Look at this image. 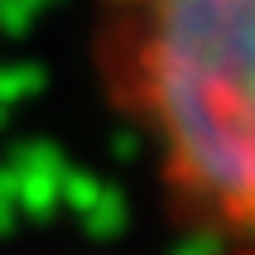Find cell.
I'll use <instances>...</instances> for the list:
<instances>
[{"label":"cell","instance_id":"cell-1","mask_svg":"<svg viewBox=\"0 0 255 255\" xmlns=\"http://www.w3.org/2000/svg\"><path fill=\"white\" fill-rule=\"evenodd\" d=\"M255 0H97L101 97L154 159L169 212L222 251L255 212Z\"/></svg>","mask_w":255,"mask_h":255},{"label":"cell","instance_id":"cell-2","mask_svg":"<svg viewBox=\"0 0 255 255\" xmlns=\"http://www.w3.org/2000/svg\"><path fill=\"white\" fill-rule=\"evenodd\" d=\"M222 255H251V246H231V251H222Z\"/></svg>","mask_w":255,"mask_h":255}]
</instances>
